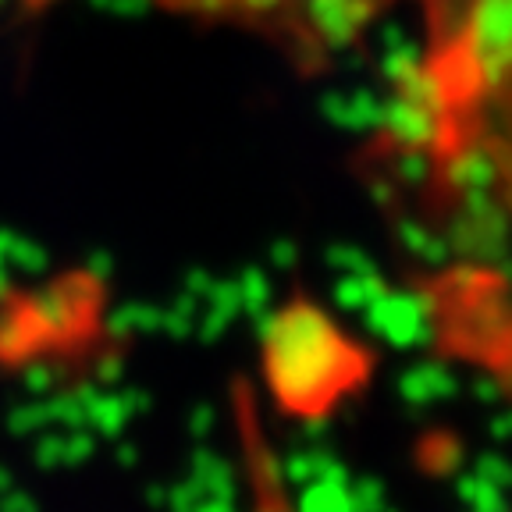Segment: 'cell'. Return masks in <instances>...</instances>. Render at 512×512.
<instances>
[{
  "mask_svg": "<svg viewBox=\"0 0 512 512\" xmlns=\"http://www.w3.org/2000/svg\"><path fill=\"white\" fill-rule=\"evenodd\" d=\"M420 50L399 100L402 153L431 189L512 178V0H413Z\"/></svg>",
  "mask_w": 512,
  "mask_h": 512,
  "instance_id": "cell-1",
  "label": "cell"
},
{
  "mask_svg": "<svg viewBox=\"0 0 512 512\" xmlns=\"http://www.w3.org/2000/svg\"><path fill=\"white\" fill-rule=\"evenodd\" d=\"M189 22L249 32L303 68H320L367 36L406 0H150ZM413 4V0H409Z\"/></svg>",
  "mask_w": 512,
  "mask_h": 512,
  "instance_id": "cell-2",
  "label": "cell"
}]
</instances>
